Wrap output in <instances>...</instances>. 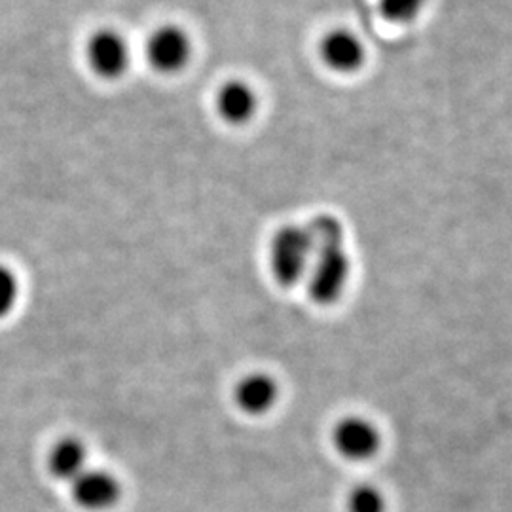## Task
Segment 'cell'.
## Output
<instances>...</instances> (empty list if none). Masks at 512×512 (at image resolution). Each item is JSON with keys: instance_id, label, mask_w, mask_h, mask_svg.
I'll use <instances>...</instances> for the list:
<instances>
[{"instance_id": "1", "label": "cell", "mask_w": 512, "mask_h": 512, "mask_svg": "<svg viewBox=\"0 0 512 512\" xmlns=\"http://www.w3.org/2000/svg\"><path fill=\"white\" fill-rule=\"evenodd\" d=\"M313 239L308 291L313 302L321 306L334 304L348 287V251L344 245V228L332 215H319L308 224Z\"/></svg>"}, {"instance_id": "2", "label": "cell", "mask_w": 512, "mask_h": 512, "mask_svg": "<svg viewBox=\"0 0 512 512\" xmlns=\"http://www.w3.org/2000/svg\"><path fill=\"white\" fill-rule=\"evenodd\" d=\"M313 239L310 228L287 224L275 232L270 243V268L275 281L283 287H294L310 272Z\"/></svg>"}, {"instance_id": "3", "label": "cell", "mask_w": 512, "mask_h": 512, "mask_svg": "<svg viewBox=\"0 0 512 512\" xmlns=\"http://www.w3.org/2000/svg\"><path fill=\"white\" fill-rule=\"evenodd\" d=\"M147 59L156 73L175 74L183 71L192 57V42L177 25H162L150 33Z\"/></svg>"}, {"instance_id": "4", "label": "cell", "mask_w": 512, "mask_h": 512, "mask_svg": "<svg viewBox=\"0 0 512 512\" xmlns=\"http://www.w3.org/2000/svg\"><path fill=\"white\" fill-rule=\"evenodd\" d=\"M86 59L99 78L116 80L128 71V42L114 29H99L88 38Z\"/></svg>"}, {"instance_id": "5", "label": "cell", "mask_w": 512, "mask_h": 512, "mask_svg": "<svg viewBox=\"0 0 512 512\" xmlns=\"http://www.w3.org/2000/svg\"><path fill=\"white\" fill-rule=\"evenodd\" d=\"M319 55L334 73H357L365 65L366 46L357 33L338 27L323 35L319 42Z\"/></svg>"}, {"instance_id": "6", "label": "cell", "mask_w": 512, "mask_h": 512, "mask_svg": "<svg viewBox=\"0 0 512 512\" xmlns=\"http://www.w3.org/2000/svg\"><path fill=\"white\" fill-rule=\"evenodd\" d=\"M332 442L340 456L349 461H366L378 454L382 440L374 423L359 416H349L336 423Z\"/></svg>"}, {"instance_id": "7", "label": "cell", "mask_w": 512, "mask_h": 512, "mask_svg": "<svg viewBox=\"0 0 512 512\" xmlns=\"http://www.w3.org/2000/svg\"><path fill=\"white\" fill-rule=\"evenodd\" d=\"M73 497L82 509L105 511L118 501L120 484L107 471L86 469L73 480Z\"/></svg>"}, {"instance_id": "8", "label": "cell", "mask_w": 512, "mask_h": 512, "mask_svg": "<svg viewBox=\"0 0 512 512\" xmlns=\"http://www.w3.org/2000/svg\"><path fill=\"white\" fill-rule=\"evenodd\" d=\"M215 107L226 124L243 126L255 118L258 95L251 84L243 80H228L215 95Z\"/></svg>"}, {"instance_id": "9", "label": "cell", "mask_w": 512, "mask_h": 512, "mask_svg": "<svg viewBox=\"0 0 512 512\" xmlns=\"http://www.w3.org/2000/svg\"><path fill=\"white\" fill-rule=\"evenodd\" d=\"M277 395H279V387L270 374L253 372L239 380L234 399L245 414L262 416L274 408Z\"/></svg>"}, {"instance_id": "10", "label": "cell", "mask_w": 512, "mask_h": 512, "mask_svg": "<svg viewBox=\"0 0 512 512\" xmlns=\"http://www.w3.org/2000/svg\"><path fill=\"white\" fill-rule=\"evenodd\" d=\"M86 448L80 440L63 439L59 440L50 452L48 467L52 475L59 480H71L86 471Z\"/></svg>"}, {"instance_id": "11", "label": "cell", "mask_w": 512, "mask_h": 512, "mask_svg": "<svg viewBox=\"0 0 512 512\" xmlns=\"http://www.w3.org/2000/svg\"><path fill=\"white\" fill-rule=\"evenodd\" d=\"M378 6L387 21L408 25L420 18L425 8V0H378Z\"/></svg>"}, {"instance_id": "12", "label": "cell", "mask_w": 512, "mask_h": 512, "mask_svg": "<svg viewBox=\"0 0 512 512\" xmlns=\"http://www.w3.org/2000/svg\"><path fill=\"white\" fill-rule=\"evenodd\" d=\"M349 512H385V499L374 486H357L348 495Z\"/></svg>"}, {"instance_id": "13", "label": "cell", "mask_w": 512, "mask_h": 512, "mask_svg": "<svg viewBox=\"0 0 512 512\" xmlns=\"http://www.w3.org/2000/svg\"><path fill=\"white\" fill-rule=\"evenodd\" d=\"M18 279L14 272L0 264V319L6 317L18 300Z\"/></svg>"}]
</instances>
